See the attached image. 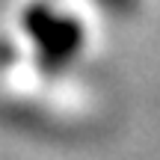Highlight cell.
I'll return each instance as SVG.
<instances>
[{"label":"cell","instance_id":"1","mask_svg":"<svg viewBox=\"0 0 160 160\" xmlns=\"http://www.w3.org/2000/svg\"><path fill=\"white\" fill-rule=\"evenodd\" d=\"M27 33L33 36V42H39L45 68H62L83 45L80 24L68 15H57L48 6H33L27 12Z\"/></svg>","mask_w":160,"mask_h":160},{"label":"cell","instance_id":"2","mask_svg":"<svg viewBox=\"0 0 160 160\" xmlns=\"http://www.w3.org/2000/svg\"><path fill=\"white\" fill-rule=\"evenodd\" d=\"M98 3H101L104 9H113V12H128V9H133L137 0H98Z\"/></svg>","mask_w":160,"mask_h":160}]
</instances>
